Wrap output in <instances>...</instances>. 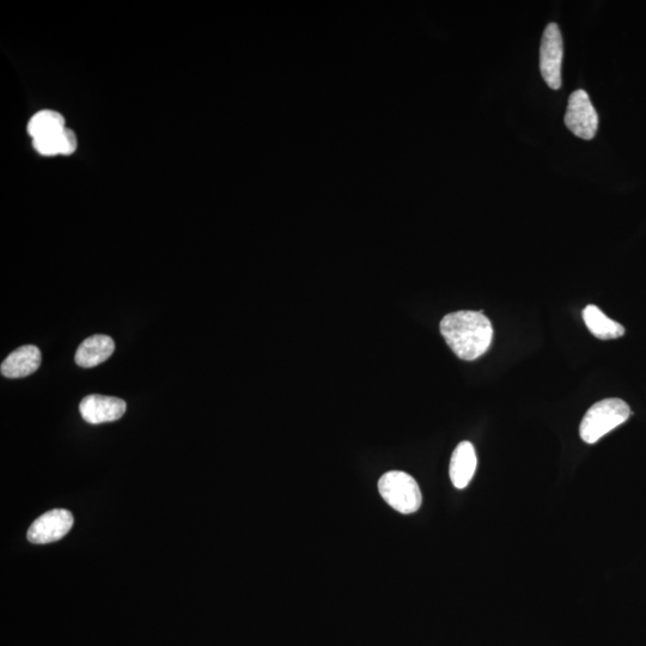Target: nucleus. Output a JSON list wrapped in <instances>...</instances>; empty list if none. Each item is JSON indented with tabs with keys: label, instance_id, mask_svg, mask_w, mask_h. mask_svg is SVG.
I'll return each mask as SVG.
<instances>
[{
	"label": "nucleus",
	"instance_id": "0eeeda50",
	"mask_svg": "<svg viewBox=\"0 0 646 646\" xmlns=\"http://www.w3.org/2000/svg\"><path fill=\"white\" fill-rule=\"evenodd\" d=\"M126 402L113 396L89 395L79 405L82 418L89 424L115 422L124 416Z\"/></svg>",
	"mask_w": 646,
	"mask_h": 646
},
{
	"label": "nucleus",
	"instance_id": "6e6552de",
	"mask_svg": "<svg viewBox=\"0 0 646 646\" xmlns=\"http://www.w3.org/2000/svg\"><path fill=\"white\" fill-rule=\"evenodd\" d=\"M42 361L41 351L35 345H26L11 352L2 363V375L8 379H22L35 373Z\"/></svg>",
	"mask_w": 646,
	"mask_h": 646
},
{
	"label": "nucleus",
	"instance_id": "20e7f679",
	"mask_svg": "<svg viewBox=\"0 0 646 646\" xmlns=\"http://www.w3.org/2000/svg\"><path fill=\"white\" fill-rule=\"evenodd\" d=\"M564 42L557 23L548 24L542 35L540 47V70L548 87L558 90L562 87V65Z\"/></svg>",
	"mask_w": 646,
	"mask_h": 646
},
{
	"label": "nucleus",
	"instance_id": "f03ea898",
	"mask_svg": "<svg viewBox=\"0 0 646 646\" xmlns=\"http://www.w3.org/2000/svg\"><path fill=\"white\" fill-rule=\"evenodd\" d=\"M631 416V408L621 399H605L596 402L585 413L580 426L582 440L594 444L626 422Z\"/></svg>",
	"mask_w": 646,
	"mask_h": 646
},
{
	"label": "nucleus",
	"instance_id": "39448f33",
	"mask_svg": "<svg viewBox=\"0 0 646 646\" xmlns=\"http://www.w3.org/2000/svg\"><path fill=\"white\" fill-rule=\"evenodd\" d=\"M565 125L576 137L591 140L599 129V115L587 91L576 90L571 94L565 114Z\"/></svg>",
	"mask_w": 646,
	"mask_h": 646
},
{
	"label": "nucleus",
	"instance_id": "f257e3e1",
	"mask_svg": "<svg viewBox=\"0 0 646 646\" xmlns=\"http://www.w3.org/2000/svg\"><path fill=\"white\" fill-rule=\"evenodd\" d=\"M441 333L450 349L463 361H475L489 350L493 328L483 312H455L444 316Z\"/></svg>",
	"mask_w": 646,
	"mask_h": 646
},
{
	"label": "nucleus",
	"instance_id": "7ed1b4c3",
	"mask_svg": "<svg viewBox=\"0 0 646 646\" xmlns=\"http://www.w3.org/2000/svg\"><path fill=\"white\" fill-rule=\"evenodd\" d=\"M379 492L385 502L404 515L416 513L422 507V492L410 474L388 472L379 480Z\"/></svg>",
	"mask_w": 646,
	"mask_h": 646
},
{
	"label": "nucleus",
	"instance_id": "1a4fd4ad",
	"mask_svg": "<svg viewBox=\"0 0 646 646\" xmlns=\"http://www.w3.org/2000/svg\"><path fill=\"white\" fill-rule=\"evenodd\" d=\"M478 459L471 442H461L454 450L449 474L456 489H465L477 471Z\"/></svg>",
	"mask_w": 646,
	"mask_h": 646
},
{
	"label": "nucleus",
	"instance_id": "ddd939ff",
	"mask_svg": "<svg viewBox=\"0 0 646 646\" xmlns=\"http://www.w3.org/2000/svg\"><path fill=\"white\" fill-rule=\"evenodd\" d=\"M66 129L62 114L53 111H42L35 114L28 124L29 136L33 139L50 136Z\"/></svg>",
	"mask_w": 646,
	"mask_h": 646
},
{
	"label": "nucleus",
	"instance_id": "9d476101",
	"mask_svg": "<svg viewBox=\"0 0 646 646\" xmlns=\"http://www.w3.org/2000/svg\"><path fill=\"white\" fill-rule=\"evenodd\" d=\"M114 341L108 335L96 334L85 339L76 352L75 361L84 369L95 368L113 355Z\"/></svg>",
	"mask_w": 646,
	"mask_h": 646
},
{
	"label": "nucleus",
	"instance_id": "423d86ee",
	"mask_svg": "<svg viewBox=\"0 0 646 646\" xmlns=\"http://www.w3.org/2000/svg\"><path fill=\"white\" fill-rule=\"evenodd\" d=\"M72 526L73 516L69 510L54 509L34 521L28 530V540L36 545L51 544L63 539Z\"/></svg>",
	"mask_w": 646,
	"mask_h": 646
},
{
	"label": "nucleus",
	"instance_id": "f8f14e48",
	"mask_svg": "<svg viewBox=\"0 0 646 646\" xmlns=\"http://www.w3.org/2000/svg\"><path fill=\"white\" fill-rule=\"evenodd\" d=\"M33 145L42 156H69L77 149V137L75 132L65 129L50 136L33 139Z\"/></svg>",
	"mask_w": 646,
	"mask_h": 646
},
{
	"label": "nucleus",
	"instance_id": "9b49d317",
	"mask_svg": "<svg viewBox=\"0 0 646 646\" xmlns=\"http://www.w3.org/2000/svg\"><path fill=\"white\" fill-rule=\"evenodd\" d=\"M583 319L591 334L601 340H612L623 337L625 328L617 321L609 319L599 307L590 306L583 310Z\"/></svg>",
	"mask_w": 646,
	"mask_h": 646
}]
</instances>
